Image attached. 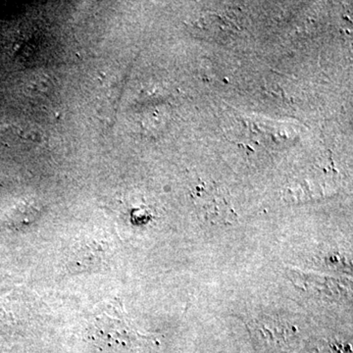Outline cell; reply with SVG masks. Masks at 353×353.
I'll use <instances>...</instances> for the list:
<instances>
[{
  "mask_svg": "<svg viewBox=\"0 0 353 353\" xmlns=\"http://www.w3.org/2000/svg\"><path fill=\"white\" fill-rule=\"evenodd\" d=\"M199 205L205 213L208 219L216 223L231 224L236 220L233 208L225 199V197L216 190L215 192L201 188L199 192Z\"/></svg>",
  "mask_w": 353,
  "mask_h": 353,
  "instance_id": "cell-1",
  "label": "cell"
}]
</instances>
